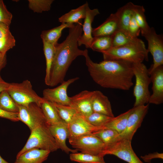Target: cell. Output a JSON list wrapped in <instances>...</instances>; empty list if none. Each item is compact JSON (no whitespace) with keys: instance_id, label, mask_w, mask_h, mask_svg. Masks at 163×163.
Masks as SVG:
<instances>
[{"instance_id":"obj_1","label":"cell","mask_w":163,"mask_h":163,"mask_svg":"<svg viewBox=\"0 0 163 163\" xmlns=\"http://www.w3.org/2000/svg\"><path fill=\"white\" fill-rule=\"evenodd\" d=\"M84 57L91 77L101 87L126 91L133 85V63L119 60H103L96 63L90 59L88 53Z\"/></svg>"},{"instance_id":"obj_2","label":"cell","mask_w":163,"mask_h":163,"mask_svg":"<svg viewBox=\"0 0 163 163\" xmlns=\"http://www.w3.org/2000/svg\"><path fill=\"white\" fill-rule=\"evenodd\" d=\"M81 22L74 24L69 28V34L66 39L55 45V51L51 66L49 86L53 87L64 80L66 72L72 62L78 56H85L87 50L78 48V41L82 34Z\"/></svg>"},{"instance_id":"obj_3","label":"cell","mask_w":163,"mask_h":163,"mask_svg":"<svg viewBox=\"0 0 163 163\" xmlns=\"http://www.w3.org/2000/svg\"><path fill=\"white\" fill-rule=\"evenodd\" d=\"M104 60H119L132 63H142L148 61V52L143 41L121 46L111 47L102 52Z\"/></svg>"},{"instance_id":"obj_4","label":"cell","mask_w":163,"mask_h":163,"mask_svg":"<svg viewBox=\"0 0 163 163\" xmlns=\"http://www.w3.org/2000/svg\"><path fill=\"white\" fill-rule=\"evenodd\" d=\"M24 146L18 153L16 158L25 152L36 148L48 150L51 152L59 149L49 129V125L45 124L36 127L31 131Z\"/></svg>"},{"instance_id":"obj_5","label":"cell","mask_w":163,"mask_h":163,"mask_svg":"<svg viewBox=\"0 0 163 163\" xmlns=\"http://www.w3.org/2000/svg\"><path fill=\"white\" fill-rule=\"evenodd\" d=\"M133 68L136 79L133 92L135 97L134 107H136L149 104L151 80L148 69L142 63H133Z\"/></svg>"},{"instance_id":"obj_6","label":"cell","mask_w":163,"mask_h":163,"mask_svg":"<svg viewBox=\"0 0 163 163\" xmlns=\"http://www.w3.org/2000/svg\"><path fill=\"white\" fill-rule=\"evenodd\" d=\"M7 91L18 105L27 107L34 103L40 107L43 100L33 90L30 82L27 79L21 83H10Z\"/></svg>"},{"instance_id":"obj_7","label":"cell","mask_w":163,"mask_h":163,"mask_svg":"<svg viewBox=\"0 0 163 163\" xmlns=\"http://www.w3.org/2000/svg\"><path fill=\"white\" fill-rule=\"evenodd\" d=\"M69 141L72 147L78 151L94 155H103L106 147L101 140L93 134L82 136Z\"/></svg>"},{"instance_id":"obj_8","label":"cell","mask_w":163,"mask_h":163,"mask_svg":"<svg viewBox=\"0 0 163 163\" xmlns=\"http://www.w3.org/2000/svg\"><path fill=\"white\" fill-rule=\"evenodd\" d=\"M131 142L124 139L117 141L106 146L102 155H113L128 163H144L134 151Z\"/></svg>"},{"instance_id":"obj_9","label":"cell","mask_w":163,"mask_h":163,"mask_svg":"<svg viewBox=\"0 0 163 163\" xmlns=\"http://www.w3.org/2000/svg\"><path fill=\"white\" fill-rule=\"evenodd\" d=\"M18 105V118L25 124L30 131L40 125L47 123L40 107L32 103L26 107Z\"/></svg>"},{"instance_id":"obj_10","label":"cell","mask_w":163,"mask_h":163,"mask_svg":"<svg viewBox=\"0 0 163 163\" xmlns=\"http://www.w3.org/2000/svg\"><path fill=\"white\" fill-rule=\"evenodd\" d=\"M147 41V50L153 57V62L148 69L149 73L158 67L163 65V37L157 34L153 27H151L149 32L143 36Z\"/></svg>"},{"instance_id":"obj_11","label":"cell","mask_w":163,"mask_h":163,"mask_svg":"<svg viewBox=\"0 0 163 163\" xmlns=\"http://www.w3.org/2000/svg\"><path fill=\"white\" fill-rule=\"evenodd\" d=\"M149 107V104L133 107V110L129 117L125 129L119 135L115 142L124 139L132 140L134 134L141 126Z\"/></svg>"},{"instance_id":"obj_12","label":"cell","mask_w":163,"mask_h":163,"mask_svg":"<svg viewBox=\"0 0 163 163\" xmlns=\"http://www.w3.org/2000/svg\"><path fill=\"white\" fill-rule=\"evenodd\" d=\"M79 79L78 77L69 79L55 88L44 89L43 91V97L52 103L70 106L71 99L67 94V89L70 85Z\"/></svg>"},{"instance_id":"obj_13","label":"cell","mask_w":163,"mask_h":163,"mask_svg":"<svg viewBox=\"0 0 163 163\" xmlns=\"http://www.w3.org/2000/svg\"><path fill=\"white\" fill-rule=\"evenodd\" d=\"M69 131V140L82 136L94 134L105 127L94 126L83 116L77 114L67 125Z\"/></svg>"},{"instance_id":"obj_14","label":"cell","mask_w":163,"mask_h":163,"mask_svg":"<svg viewBox=\"0 0 163 163\" xmlns=\"http://www.w3.org/2000/svg\"><path fill=\"white\" fill-rule=\"evenodd\" d=\"M93 91L84 90L70 97V106L74 108L77 114L86 117L93 112L92 105Z\"/></svg>"},{"instance_id":"obj_15","label":"cell","mask_w":163,"mask_h":163,"mask_svg":"<svg viewBox=\"0 0 163 163\" xmlns=\"http://www.w3.org/2000/svg\"><path fill=\"white\" fill-rule=\"evenodd\" d=\"M50 133L54 138L59 149L67 154L70 152H78L76 149H72L66 145V140L69 136V131L67 124L62 120L58 123L49 125Z\"/></svg>"},{"instance_id":"obj_16","label":"cell","mask_w":163,"mask_h":163,"mask_svg":"<svg viewBox=\"0 0 163 163\" xmlns=\"http://www.w3.org/2000/svg\"><path fill=\"white\" fill-rule=\"evenodd\" d=\"M152 83V94L150 95L149 104L156 105L163 102V66L155 68L149 73Z\"/></svg>"},{"instance_id":"obj_17","label":"cell","mask_w":163,"mask_h":163,"mask_svg":"<svg viewBox=\"0 0 163 163\" xmlns=\"http://www.w3.org/2000/svg\"><path fill=\"white\" fill-rule=\"evenodd\" d=\"M99 14L98 9H91L88 3L86 8V16L82 25V30L83 32L78 39V46L84 45L86 48H91L93 39L92 35L93 28L92 24L95 17Z\"/></svg>"},{"instance_id":"obj_18","label":"cell","mask_w":163,"mask_h":163,"mask_svg":"<svg viewBox=\"0 0 163 163\" xmlns=\"http://www.w3.org/2000/svg\"><path fill=\"white\" fill-rule=\"evenodd\" d=\"M92 105L93 112L114 117L110 102L107 96L99 91H93Z\"/></svg>"},{"instance_id":"obj_19","label":"cell","mask_w":163,"mask_h":163,"mask_svg":"<svg viewBox=\"0 0 163 163\" xmlns=\"http://www.w3.org/2000/svg\"><path fill=\"white\" fill-rule=\"evenodd\" d=\"M118 30L117 17L115 13H112L101 25L93 28L92 35L93 37L111 36Z\"/></svg>"},{"instance_id":"obj_20","label":"cell","mask_w":163,"mask_h":163,"mask_svg":"<svg viewBox=\"0 0 163 163\" xmlns=\"http://www.w3.org/2000/svg\"><path fill=\"white\" fill-rule=\"evenodd\" d=\"M51 152L38 149H33L23 153L14 163H43L46 161Z\"/></svg>"},{"instance_id":"obj_21","label":"cell","mask_w":163,"mask_h":163,"mask_svg":"<svg viewBox=\"0 0 163 163\" xmlns=\"http://www.w3.org/2000/svg\"><path fill=\"white\" fill-rule=\"evenodd\" d=\"M133 5L129 2L119 8L115 13L118 20L119 30L128 34V27L133 14Z\"/></svg>"},{"instance_id":"obj_22","label":"cell","mask_w":163,"mask_h":163,"mask_svg":"<svg viewBox=\"0 0 163 163\" xmlns=\"http://www.w3.org/2000/svg\"><path fill=\"white\" fill-rule=\"evenodd\" d=\"M87 3L86 2L78 8L71 10L59 17L58 21L61 23H77L81 19L85 18Z\"/></svg>"},{"instance_id":"obj_23","label":"cell","mask_w":163,"mask_h":163,"mask_svg":"<svg viewBox=\"0 0 163 163\" xmlns=\"http://www.w3.org/2000/svg\"><path fill=\"white\" fill-rule=\"evenodd\" d=\"M74 24L61 23L56 27L50 30H44L42 31L40 37L42 41L56 45L60 37L63 30L66 28H69Z\"/></svg>"},{"instance_id":"obj_24","label":"cell","mask_w":163,"mask_h":163,"mask_svg":"<svg viewBox=\"0 0 163 163\" xmlns=\"http://www.w3.org/2000/svg\"><path fill=\"white\" fill-rule=\"evenodd\" d=\"M133 110V107L116 117H114L105 126L107 128L113 129L119 133L125 129L129 117Z\"/></svg>"},{"instance_id":"obj_25","label":"cell","mask_w":163,"mask_h":163,"mask_svg":"<svg viewBox=\"0 0 163 163\" xmlns=\"http://www.w3.org/2000/svg\"><path fill=\"white\" fill-rule=\"evenodd\" d=\"M112 47H116L139 43L143 41L138 38H134L118 30L112 36Z\"/></svg>"},{"instance_id":"obj_26","label":"cell","mask_w":163,"mask_h":163,"mask_svg":"<svg viewBox=\"0 0 163 163\" xmlns=\"http://www.w3.org/2000/svg\"><path fill=\"white\" fill-rule=\"evenodd\" d=\"M40 107L46 122L49 125L62 120L59 117L52 103L43 98Z\"/></svg>"},{"instance_id":"obj_27","label":"cell","mask_w":163,"mask_h":163,"mask_svg":"<svg viewBox=\"0 0 163 163\" xmlns=\"http://www.w3.org/2000/svg\"><path fill=\"white\" fill-rule=\"evenodd\" d=\"M104 157L82 152L72 153L69 155L71 161L79 163H106Z\"/></svg>"},{"instance_id":"obj_28","label":"cell","mask_w":163,"mask_h":163,"mask_svg":"<svg viewBox=\"0 0 163 163\" xmlns=\"http://www.w3.org/2000/svg\"><path fill=\"white\" fill-rule=\"evenodd\" d=\"M133 12L135 19L140 27L141 34L143 37L149 32L151 28L146 21L145 9L142 6L134 4Z\"/></svg>"},{"instance_id":"obj_29","label":"cell","mask_w":163,"mask_h":163,"mask_svg":"<svg viewBox=\"0 0 163 163\" xmlns=\"http://www.w3.org/2000/svg\"><path fill=\"white\" fill-rule=\"evenodd\" d=\"M43 50L46 61L45 84L49 85L50 73L51 66L53 60L55 51V45L43 41Z\"/></svg>"},{"instance_id":"obj_30","label":"cell","mask_w":163,"mask_h":163,"mask_svg":"<svg viewBox=\"0 0 163 163\" xmlns=\"http://www.w3.org/2000/svg\"><path fill=\"white\" fill-rule=\"evenodd\" d=\"M0 108L8 112L18 113V105L13 100L7 91L0 94Z\"/></svg>"},{"instance_id":"obj_31","label":"cell","mask_w":163,"mask_h":163,"mask_svg":"<svg viewBox=\"0 0 163 163\" xmlns=\"http://www.w3.org/2000/svg\"><path fill=\"white\" fill-rule=\"evenodd\" d=\"M112 47L111 36L93 37L91 48L94 51L101 53Z\"/></svg>"},{"instance_id":"obj_32","label":"cell","mask_w":163,"mask_h":163,"mask_svg":"<svg viewBox=\"0 0 163 163\" xmlns=\"http://www.w3.org/2000/svg\"><path fill=\"white\" fill-rule=\"evenodd\" d=\"M52 103L60 118L67 125L77 114L75 109L70 106Z\"/></svg>"},{"instance_id":"obj_33","label":"cell","mask_w":163,"mask_h":163,"mask_svg":"<svg viewBox=\"0 0 163 163\" xmlns=\"http://www.w3.org/2000/svg\"><path fill=\"white\" fill-rule=\"evenodd\" d=\"M94 134L101 140L106 147L115 142L119 133L113 129L105 127Z\"/></svg>"},{"instance_id":"obj_34","label":"cell","mask_w":163,"mask_h":163,"mask_svg":"<svg viewBox=\"0 0 163 163\" xmlns=\"http://www.w3.org/2000/svg\"><path fill=\"white\" fill-rule=\"evenodd\" d=\"M84 117L90 124L94 126L105 127L114 117H112L99 113L93 112L88 116Z\"/></svg>"},{"instance_id":"obj_35","label":"cell","mask_w":163,"mask_h":163,"mask_svg":"<svg viewBox=\"0 0 163 163\" xmlns=\"http://www.w3.org/2000/svg\"><path fill=\"white\" fill-rule=\"evenodd\" d=\"M53 0H28V6L34 12L42 13L49 11Z\"/></svg>"},{"instance_id":"obj_36","label":"cell","mask_w":163,"mask_h":163,"mask_svg":"<svg viewBox=\"0 0 163 163\" xmlns=\"http://www.w3.org/2000/svg\"><path fill=\"white\" fill-rule=\"evenodd\" d=\"M15 40L10 31L5 36L0 39V53H6L15 45Z\"/></svg>"},{"instance_id":"obj_37","label":"cell","mask_w":163,"mask_h":163,"mask_svg":"<svg viewBox=\"0 0 163 163\" xmlns=\"http://www.w3.org/2000/svg\"><path fill=\"white\" fill-rule=\"evenodd\" d=\"M12 18V14L8 10L3 1L0 0V23L9 26Z\"/></svg>"},{"instance_id":"obj_38","label":"cell","mask_w":163,"mask_h":163,"mask_svg":"<svg viewBox=\"0 0 163 163\" xmlns=\"http://www.w3.org/2000/svg\"><path fill=\"white\" fill-rule=\"evenodd\" d=\"M128 33L129 35L134 38H138L141 33L140 27L135 19L133 14L128 26Z\"/></svg>"},{"instance_id":"obj_39","label":"cell","mask_w":163,"mask_h":163,"mask_svg":"<svg viewBox=\"0 0 163 163\" xmlns=\"http://www.w3.org/2000/svg\"><path fill=\"white\" fill-rule=\"evenodd\" d=\"M18 113H11L6 111L0 108V117L16 122L19 121Z\"/></svg>"},{"instance_id":"obj_40","label":"cell","mask_w":163,"mask_h":163,"mask_svg":"<svg viewBox=\"0 0 163 163\" xmlns=\"http://www.w3.org/2000/svg\"><path fill=\"white\" fill-rule=\"evenodd\" d=\"M140 157L145 162L150 163L151 161L153 159L159 158L163 159V154L155 152L141 156Z\"/></svg>"},{"instance_id":"obj_41","label":"cell","mask_w":163,"mask_h":163,"mask_svg":"<svg viewBox=\"0 0 163 163\" xmlns=\"http://www.w3.org/2000/svg\"><path fill=\"white\" fill-rule=\"evenodd\" d=\"M10 31L9 26L0 23V39L4 37Z\"/></svg>"},{"instance_id":"obj_42","label":"cell","mask_w":163,"mask_h":163,"mask_svg":"<svg viewBox=\"0 0 163 163\" xmlns=\"http://www.w3.org/2000/svg\"><path fill=\"white\" fill-rule=\"evenodd\" d=\"M7 62L6 53H0V72L6 66Z\"/></svg>"},{"instance_id":"obj_43","label":"cell","mask_w":163,"mask_h":163,"mask_svg":"<svg viewBox=\"0 0 163 163\" xmlns=\"http://www.w3.org/2000/svg\"><path fill=\"white\" fill-rule=\"evenodd\" d=\"M10 83L4 81L0 75V94L3 91L7 90L9 86Z\"/></svg>"},{"instance_id":"obj_44","label":"cell","mask_w":163,"mask_h":163,"mask_svg":"<svg viewBox=\"0 0 163 163\" xmlns=\"http://www.w3.org/2000/svg\"><path fill=\"white\" fill-rule=\"evenodd\" d=\"M0 163H10L3 159L0 155Z\"/></svg>"}]
</instances>
